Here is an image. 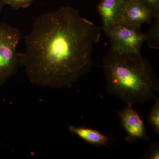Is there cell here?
Returning a JSON list of instances; mask_svg holds the SVG:
<instances>
[{
	"instance_id": "obj_4",
	"label": "cell",
	"mask_w": 159,
	"mask_h": 159,
	"mask_svg": "<svg viewBox=\"0 0 159 159\" xmlns=\"http://www.w3.org/2000/svg\"><path fill=\"white\" fill-rule=\"evenodd\" d=\"M103 31L110 41L111 51L141 54L145 38L141 27L119 23Z\"/></svg>"
},
{
	"instance_id": "obj_14",
	"label": "cell",
	"mask_w": 159,
	"mask_h": 159,
	"mask_svg": "<svg viewBox=\"0 0 159 159\" xmlns=\"http://www.w3.org/2000/svg\"><path fill=\"white\" fill-rule=\"evenodd\" d=\"M5 6L3 0H0V12L2 9L3 6Z\"/></svg>"
},
{
	"instance_id": "obj_12",
	"label": "cell",
	"mask_w": 159,
	"mask_h": 159,
	"mask_svg": "<svg viewBox=\"0 0 159 159\" xmlns=\"http://www.w3.org/2000/svg\"><path fill=\"white\" fill-rule=\"evenodd\" d=\"M145 159H159V143L158 141H156L150 145L148 151L145 154Z\"/></svg>"
},
{
	"instance_id": "obj_7",
	"label": "cell",
	"mask_w": 159,
	"mask_h": 159,
	"mask_svg": "<svg viewBox=\"0 0 159 159\" xmlns=\"http://www.w3.org/2000/svg\"><path fill=\"white\" fill-rule=\"evenodd\" d=\"M128 0H102L97 10L102 20V30L120 23L121 16Z\"/></svg>"
},
{
	"instance_id": "obj_5",
	"label": "cell",
	"mask_w": 159,
	"mask_h": 159,
	"mask_svg": "<svg viewBox=\"0 0 159 159\" xmlns=\"http://www.w3.org/2000/svg\"><path fill=\"white\" fill-rule=\"evenodd\" d=\"M133 105L126 104L125 107L118 111L121 125L127 134L125 140L130 143L139 140L148 141L149 138L145 123L138 112L133 108Z\"/></svg>"
},
{
	"instance_id": "obj_2",
	"label": "cell",
	"mask_w": 159,
	"mask_h": 159,
	"mask_svg": "<svg viewBox=\"0 0 159 159\" xmlns=\"http://www.w3.org/2000/svg\"><path fill=\"white\" fill-rule=\"evenodd\" d=\"M109 93L126 103H143L156 97L159 80L150 62L141 54L110 51L103 60Z\"/></svg>"
},
{
	"instance_id": "obj_9",
	"label": "cell",
	"mask_w": 159,
	"mask_h": 159,
	"mask_svg": "<svg viewBox=\"0 0 159 159\" xmlns=\"http://www.w3.org/2000/svg\"><path fill=\"white\" fill-rule=\"evenodd\" d=\"M154 21L149 31L145 34V41L151 49H159V16L154 18Z\"/></svg>"
},
{
	"instance_id": "obj_6",
	"label": "cell",
	"mask_w": 159,
	"mask_h": 159,
	"mask_svg": "<svg viewBox=\"0 0 159 159\" xmlns=\"http://www.w3.org/2000/svg\"><path fill=\"white\" fill-rule=\"evenodd\" d=\"M157 16L152 10L137 0H128L122 12L120 23L141 27L149 24Z\"/></svg>"
},
{
	"instance_id": "obj_3",
	"label": "cell",
	"mask_w": 159,
	"mask_h": 159,
	"mask_svg": "<svg viewBox=\"0 0 159 159\" xmlns=\"http://www.w3.org/2000/svg\"><path fill=\"white\" fill-rule=\"evenodd\" d=\"M21 37L19 29L0 24V88L23 66V54L17 51Z\"/></svg>"
},
{
	"instance_id": "obj_1",
	"label": "cell",
	"mask_w": 159,
	"mask_h": 159,
	"mask_svg": "<svg viewBox=\"0 0 159 159\" xmlns=\"http://www.w3.org/2000/svg\"><path fill=\"white\" fill-rule=\"evenodd\" d=\"M101 29L72 7L39 16L25 38L23 66L29 80L43 86L71 87L90 71Z\"/></svg>"
},
{
	"instance_id": "obj_8",
	"label": "cell",
	"mask_w": 159,
	"mask_h": 159,
	"mask_svg": "<svg viewBox=\"0 0 159 159\" xmlns=\"http://www.w3.org/2000/svg\"><path fill=\"white\" fill-rule=\"evenodd\" d=\"M69 130L71 134L75 135L89 144L97 147H108L111 139L97 129L84 126L71 125Z\"/></svg>"
},
{
	"instance_id": "obj_13",
	"label": "cell",
	"mask_w": 159,
	"mask_h": 159,
	"mask_svg": "<svg viewBox=\"0 0 159 159\" xmlns=\"http://www.w3.org/2000/svg\"><path fill=\"white\" fill-rule=\"evenodd\" d=\"M159 16V0H137Z\"/></svg>"
},
{
	"instance_id": "obj_11",
	"label": "cell",
	"mask_w": 159,
	"mask_h": 159,
	"mask_svg": "<svg viewBox=\"0 0 159 159\" xmlns=\"http://www.w3.org/2000/svg\"><path fill=\"white\" fill-rule=\"evenodd\" d=\"M5 5H9L12 9H18L20 8L29 7L34 0H3Z\"/></svg>"
},
{
	"instance_id": "obj_10",
	"label": "cell",
	"mask_w": 159,
	"mask_h": 159,
	"mask_svg": "<svg viewBox=\"0 0 159 159\" xmlns=\"http://www.w3.org/2000/svg\"><path fill=\"white\" fill-rule=\"evenodd\" d=\"M155 102L152 107L147 116V120L149 125L152 127L154 131L159 134V98H154Z\"/></svg>"
}]
</instances>
